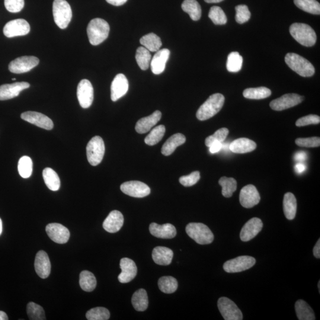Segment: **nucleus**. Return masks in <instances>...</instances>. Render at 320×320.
Listing matches in <instances>:
<instances>
[{
    "instance_id": "nucleus-38",
    "label": "nucleus",
    "mask_w": 320,
    "mask_h": 320,
    "mask_svg": "<svg viewBox=\"0 0 320 320\" xmlns=\"http://www.w3.org/2000/svg\"><path fill=\"white\" fill-rule=\"evenodd\" d=\"M136 58L138 65L144 71L148 69L152 60V55L150 51L144 47L138 48Z\"/></svg>"
},
{
    "instance_id": "nucleus-6",
    "label": "nucleus",
    "mask_w": 320,
    "mask_h": 320,
    "mask_svg": "<svg viewBox=\"0 0 320 320\" xmlns=\"http://www.w3.org/2000/svg\"><path fill=\"white\" fill-rule=\"evenodd\" d=\"M54 21L60 28L68 27L72 17L71 6L66 0H54L53 2Z\"/></svg>"
},
{
    "instance_id": "nucleus-24",
    "label": "nucleus",
    "mask_w": 320,
    "mask_h": 320,
    "mask_svg": "<svg viewBox=\"0 0 320 320\" xmlns=\"http://www.w3.org/2000/svg\"><path fill=\"white\" fill-rule=\"evenodd\" d=\"M150 233L156 238L170 239L174 238L177 234L175 226L171 224H165L159 225L156 223H152L150 226Z\"/></svg>"
},
{
    "instance_id": "nucleus-11",
    "label": "nucleus",
    "mask_w": 320,
    "mask_h": 320,
    "mask_svg": "<svg viewBox=\"0 0 320 320\" xmlns=\"http://www.w3.org/2000/svg\"><path fill=\"white\" fill-rule=\"evenodd\" d=\"M30 30L28 22L24 19L18 18L8 22L3 28V33L6 37L10 38L24 36L30 33Z\"/></svg>"
},
{
    "instance_id": "nucleus-62",
    "label": "nucleus",
    "mask_w": 320,
    "mask_h": 320,
    "mask_svg": "<svg viewBox=\"0 0 320 320\" xmlns=\"http://www.w3.org/2000/svg\"><path fill=\"white\" fill-rule=\"evenodd\" d=\"M318 286L319 292H320V281L318 282Z\"/></svg>"
},
{
    "instance_id": "nucleus-15",
    "label": "nucleus",
    "mask_w": 320,
    "mask_h": 320,
    "mask_svg": "<svg viewBox=\"0 0 320 320\" xmlns=\"http://www.w3.org/2000/svg\"><path fill=\"white\" fill-rule=\"evenodd\" d=\"M260 194L254 185L248 184L242 188L240 194V202L246 208H252L259 203Z\"/></svg>"
},
{
    "instance_id": "nucleus-45",
    "label": "nucleus",
    "mask_w": 320,
    "mask_h": 320,
    "mask_svg": "<svg viewBox=\"0 0 320 320\" xmlns=\"http://www.w3.org/2000/svg\"><path fill=\"white\" fill-rule=\"evenodd\" d=\"M27 312L28 318L31 320H46L44 308L36 303L30 302L28 304Z\"/></svg>"
},
{
    "instance_id": "nucleus-28",
    "label": "nucleus",
    "mask_w": 320,
    "mask_h": 320,
    "mask_svg": "<svg viewBox=\"0 0 320 320\" xmlns=\"http://www.w3.org/2000/svg\"><path fill=\"white\" fill-rule=\"evenodd\" d=\"M257 147L256 144L251 140L242 138L232 142L230 146V150L232 152L244 154L254 152Z\"/></svg>"
},
{
    "instance_id": "nucleus-27",
    "label": "nucleus",
    "mask_w": 320,
    "mask_h": 320,
    "mask_svg": "<svg viewBox=\"0 0 320 320\" xmlns=\"http://www.w3.org/2000/svg\"><path fill=\"white\" fill-rule=\"evenodd\" d=\"M174 252L166 247H156L154 248L152 258L156 264L162 266H168L172 263L174 258Z\"/></svg>"
},
{
    "instance_id": "nucleus-19",
    "label": "nucleus",
    "mask_w": 320,
    "mask_h": 320,
    "mask_svg": "<svg viewBox=\"0 0 320 320\" xmlns=\"http://www.w3.org/2000/svg\"><path fill=\"white\" fill-rule=\"evenodd\" d=\"M30 87V83L27 82H17L2 85L0 86V100H7L18 97L22 91Z\"/></svg>"
},
{
    "instance_id": "nucleus-58",
    "label": "nucleus",
    "mask_w": 320,
    "mask_h": 320,
    "mask_svg": "<svg viewBox=\"0 0 320 320\" xmlns=\"http://www.w3.org/2000/svg\"><path fill=\"white\" fill-rule=\"evenodd\" d=\"M306 166L302 164V162L298 163L296 166L295 170L297 174H302V172L306 170Z\"/></svg>"
},
{
    "instance_id": "nucleus-31",
    "label": "nucleus",
    "mask_w": 320,
    "mask_h": 320,
    "mask_svg": "<svg viewBox=\"0 0 320 320\" xmlns=\"http://www.w3.org/2000/svg\"><path fill=\"white\" fill-rule=\"evenodd\" d=\"M296 312L300 320H314L316 316L312 309L305 300H299L296 303Z\"/></svg>"
},
{
    "instance_id": "nucleus-26",
    "label": "nucleus",
    "mask_w": 320,
    "mask_h": 320,
    "mask_svg": "<svg viewBox=\"0 0 320 320\" xmlns=\"http://www.w3.org/2000/svg\"><path fill=\"white\" fill-rule=\"evenodd\" d=\"M162 113L159 110H156L148 116L142 118L137 122L136 130L138 133L146 134L149 132L152 127L161 120Z\"/></svg>"
},
{
    "instance_id": "nucleus-40",
    "label": "nucleus",
    "mask_w": 320,
    "mask_h": 320,
    "mask_svg": "<svg viewBox=\"0 0 320 320\" xmlns=\"http://www.w3.org/2000/svg\"><path fill=\"white\" fill-rule=\"evenodd\" d=\"M160 290L165 294H172L178 290V280L172 276H163L158 280Z\"/></svg>"
},
{
    "instance_id": "nucleus-2",
    "label": "nucleus",
    "mask_w": 320,
    "mask_h": 320,
    "mask_svg": "<svg viewBox=\"0 0 320 320\" xmlns=\"http://www.w3.org/2000/svg\"><path fill=\"white\" fill-rule=\"evenodd\" d=\"M225 98L220 94L211 95L206 102L201 106L196 113V117L200 120H206L215 116L222 110Z\"/></svg>"
},
{
    "instance_id": "nucleus-53",
    "label": "nucleus",
    "mask_w": 320,
    "mask_h": 320,
    "mask_svg": "<svg viewBox=\"0 0 320 320\" xmlns=\"http://www.w3.org/2000/svg\"><path fill=\"white\" fill-rule=\"evenodd\" d=\"M320 122V118L318 115L310 114L308 116H304L300 118L296 122V126L298 127H302L310 124H319Z\"/></svg>"
},
{
    "instance_id": "nucleus-16",
    "label": "nucleus",
    "mask_w": 320,
    "mask_h": 320,
    "mask_svg": "<svg viewBox=\"0 0 320 320\" xmlns=\"http://www.w3.org/2000/svg\"><path fill=\"white\" fill-rule=\"evenodd\" d=\"M21 118L28 122L34 124L46 130H52L54 123L46 115L39 112L28 111L21 114Z\"/></svg>"
},
{
    "instance_id": "nucleus-44",
    "label": "nucleus",
    "mask_w": 320,
    "mask_h": 320,
    "mask_svg": "<svg viewBox=\"0 0 320 320\" xmlns=\"http://www.w3.org/2000/svg\"><path fill=\"white\" fill-rule=\"evenodd\" d=\"M166 128L164 126H156L150 132L145 138V143L150 146L158 144L164 136Z\"/></svg>"
},
{
    "instance_id": "nucleus-21",
    "label": "nucleus",
    "mask_w": 320,
    "mask_h": 320,
    "mask_svg": "<svg viewBox=\"0 0 320 320\" xmlns=\"http://www.w3.org/2000/svg\"><path fill=\"white\" fill-rule=\"evenodd\" d=\"M121 273L118 276V280L122 284L130 282L137 274L136 265L132 260L129 258H122L120 262Z\"/></svg>"
},
{
    "instance_id": "nucleus-17",
    "label": "nucleus",
    "mask_w": 320,
    "mask_h": 320,
    "mask_svg": "<svg viewBox=\"0 0 320 320\" xmlns=\"http://www.w3.org/2000/svg\"><path fill=\"white\" fill-rule=\"evenodd\" d=\"M46 232L49 238L53 242L58 244H65L70 239V231L62 224L58 223L48 224L46 227Z\"/></svg>"
},
{
    "instance_id": "nucleus-35",
    "label": "nucleus",
    "mask_w": 320,
    "mask_h": 320,
    "mask_svg": "<svg viewBox=\"0 0 320 320\" xmlns=\"http://www.w3.org/2000/svg\"><path fill=\"white\" fill-rule=\"evenodd\" d=\"M140 43L150 52H156L162 46L161 39L153 33L144 35L140 38Z\"/></svg>"
},
{
    "instance_id": "nucleus-47",
    "label": "nucleus",
    "mask_w": 320,
    "mask_h": 320,
    "mask_svg": "<svg viewBox=\"0 0 320 320\" xmlns=\"http://www.w3.org/2000/svg\"><path fill=\"white\" fill-rule=\"evenodd\" d=\"M208 16L216 25H224L226 24L227 18L225 12L222 8L218 6H214L210 8Z\"/></svg>"
},
{
    "instance_id": "nucleus-37",
    "label": "nucleus",
    "mask_w": 320,
    "mask_h": 320,
    "mask_svg": "<svg viewBox=\"0 0 320 320\" xmlns=\"http://www.w3.org/2000/svg\"><path fill=\"white\" fill-rule=\"evenodd\" d=\"M271 94L270 90L264 87L249 88L243 92V96L245 98L254 100L268 98Z\"/></svg>"
},
{
    "instance_id": "nucleus-42",
    "label": "nucleus",
    "mask_w": 320,
    "mask_h": 320,
    "mask_svg": "<svg viewBox=\"0 0 320 320\" xmlns=\"http://www.w3.org/2000/svg\"><path fill=\"white\" fill-rule=\"evenodd\" d=\"M219 184L222 186V194L224 197H232L236 190L238 184L234 178L222 177L220 179Z\"/></svg>"
},
{
    "instance_id": "nucleus-7",
    "label": "nucleus",
    "mask_w": 320,
    "mask_h": 320,
    "mask_svg": "<svg viewBox=\"0 0 320 320\" xmlns=\"http://www.w3.org/2000/svg\"><path fill=\"white\" fill-rule=\"evenodd\" d=\"M87 158L90 164L96 166L100 164L105 152V146L103 139L96 136L88 142L86 147Z\"/></svg>"
},
{
    "instance_id": "nucleus-56",
    "label": "nucleus",
    "mask_w": 320,
    "mask_h": 320,
    "mask_svg": "<svg viewBox=\"0 0 320 320\" xmlns=\"http://www.w3.org/2000/svg\"><path fill=\"white\" fill-rule=\"evenodd\" d=\"M313 254L316 258H320V239L316 242L315 247L313 249Z\"/></svg>"
},
{
    "instance_id": "nucleus-32",
    "label": "nucleus",
    "mask_w": 320,
    "mask_h": 320,
    "mask_svg": "<svg viewBox=\"0 0 320 320\" xmlns=\"http://www.w3.org/2000/svg\"><path fill=\"white\" fill-rule=\"evenodd\" d=\"M132 304L137 312H144L148 308V298L146 290L140 289L133 294Z\"/></svg>"
},
{
    "instance_id": "nucleus-20",
    "label": "nucleus",
    "mask_w": 320,
    "mask_h": 320,
    "mask_svg": "<svg viewBox=\"0 0 320 320\" xmlns=\"http://www.w3.org/2000/svg\"><path fill=\"white\" fill-rule=\"evenodd\" d=\"M129 88V83L126 76L119 74L113 80L111 85V99L116 102L126 94Z\"/></svg>"
},
{
    "instance_id": "nucleus-51",
    "label": "nucleus",
    "mask_w": 320,
    "mask_h": 320,
    "mask_svg": "<svg viewBox=\"0 0 320 320\" xmlns=\"http://www.w3.org/2000/svg\"><path fill=\"white\" fill-rule=\"evenodd\" d=\"M297 146L307 148H314L318 147L320 145V138L319 137L306 138H298L296 140Z\"/></svg>"
},
{
    "instance_id": "nucleus-14",
    "label": "nucleus",
    "mask_w": 320,
    "mask_h": 320,
    "mask_svg": "<svg viewBox=\"0 0 320 320\" xmlns=\"http://www.w3.org/2000/svg\"><path fill=\"white\" fill-rule=\"evenodd\" d=\"M304 99L303 96L299 94H286L272 101L270 106L272 110L276 111L286 110L302 103Z\"/></svg>"
},
{
    "instance_id": "nucleus-39",
    "label": "nucleus",
    "mask_w": 320,
    "mask_h": 320,
    "mask_svg": "<svg viewBox=\"0 0 320 320\" xmlns=\"http://www.w3.org/2000/svg\"><path fill=\"white\" fill-rule=\"evenodd\" d=\"M297 8L312 14H320V4L316 0H294Z\"/></svg>"
},
{
    "instance_id": "nucleus-48",
    "label": "nucleus",
    "mask_w": 320,
    "mask_h": 320,
    "mask_svg": "<svg viewBox=\"0 0 320 320\" xmlns=\"http://www.w3.org/2000/svg\"><path fill=\"white\" fill-rule=\"evenodd\" d=\"M229 134V130L227 128H223L216 131L214 135L209 136L206 140V145L210 147L216 142H223Z\"/></svg>"
},
{
    "instance_id": "nucleus-23",
    "label": "nucleus",
    "mask_w": 320,
    "mask_h": 320,
    "mask_svg": "<svg viewBox=\"0 0 320 320\" xmlns=\"http://www.w3.org/2000/svg\"><path fill=\"white\" fill-rule=\"evenodd\" d=\"M124 218L122 214L118 210H113L108 214L103 224L104 228L108 232L115 233L122 227Z\"/></svg>"
},
{
    "instance_id": "nucleus-49",
    "label": "nucleus",
    "mask_w": 320,
    "mask_h": 320,
    "mask_svg": "<svg viewBox=\"0 0 320 320\" xmlns=\"http://www.w3.org/2000/svg\"><path fill=\"white\" fill-rule=\"evenodd\" d=\"M236 20L239 24H243L250 18L251 14L248 7L246 5H239L236 8Z\"/></svg>"
},
{
    "instance_id": "nucleus-8",
    "label": "nucleus",
    "mask_w": 320,
    "mask_h": 320,
    "mask_svg": "<svg viewBox=\"0 0 320 320\" xmlns=\"http://www.w3.org/2000/svg\"><path fill=\"white\" fill-rule=\"evenodd\" d=\"M256 262V259L251 256H242L226 261L224 264L223 268L228 273H238L252 268Z\"/></svg>"
},
{
    "instance_id": "nucleus-10",
    "label": "nucleus",
    "mask_w": 320,
    "mask_h": 320,
    "mask_svg": "<svg viewBox=\"0 0 320 320\" xmlns=\"http://www.w3.org/2000/svg\"><path fill=\"white\" fill-rule=\"evenodd\" d=\"M40 63L36 56H24L18 58L9 64L10 72L14 74H22L30 72Z\"/></svg>"
},
{
    "instance_id": "nucleus-29",
    "label": "nucleus",
    "mask_w": 320,
    "mask_h": 320,
    "mask_svg": "<svg viewBox=\"0 0 320 320\" xmlns=\"http://www.w3.org/2000/svg\"><path fill=\"white\" fill-rule=\"evenodd\" d=\"M186 137L183 134H176L170 137L162 146V153L165 156L172 154L178 148L186 142Z\"/></svg>"
},
{
    "instance_id": "nucleus-63",
    "label": "nucleus",
    "mask_w": 320,
    "mask_h": 320,
    "mask_svg": "<svg viewBox=\"0 0 320 320\" xmlns=\"http://www.w3.org/2000/svg\"><path fill=\"white\" fill-rule=\"evenodd\" d=\"M12 80H14V81H15V80H16V78H12Z\"/></svg>"
},
{
    "instance_id": "nucleus-55",
    "label": "nucleus",
    "mask_w": 320,
    "mask_h": 320,
    "mask_svg": "<svg viewBox=\"0 0 320 320\" xmlns=\"http://www.w3.org/2000/svg\"><path fill=\"white\" fill-rule=\"evenodd\" d=\"M294 158H295L296 161L297 162H302L305 161L306 158V153L303 152H298L296 153Z\"/></svg>"
},
{
    "instance_id": "nucleus-12",
    "label": "nucleus",
    "mask_w": 320,
    "mask_h": 320,
    "mask_svg": "<svg viewBox=\"0 0 320 320\" xmlns=\"http://www.w3.org/2000/svg\"><path fill=\"white\" fill-rule=\"evenodd\" d=\"M120 190L128 196L138 198L147 196L151 193L148 186L140 181L124 182L121 184Z\"/></svg>"
},
{
    "instance_id": "nucleus-46",
    "label": "nucleus",
    "mask_w": 320,
    "mask_h": 320,
    "mask_svg": "<svg viewBox=\"0 0 320 320\" xmlns=\"http://www.w3.org/2000/svg\"><path fill=\"white\" fill-rule=\"evenodd\" d=\"M88 320H108L110 318V312L104 307H96L86 313Z\"/></svg>"
},
{
    "instance_id": "nucleus-34",
    "label": "nucleus",
    "mask_w": 320,
    "mask_h": 320,
    "mask_svg": "<svg viewBox=\"0 0 320 320\" xmlns=\"http://www.w3.org/2000/svg\"><path fill=\"white\" fill-rule=\"evenodd\" d=\"M182 8L190 16L192 20L198 21L200 18L202 10L196 0H184L182 3Z\"/></svg>"
},
{
    "instance_id": "nucleus-54",
    "label": "nucleus",
    "mask_w": 320,
    "mask_h": 320,
    "mask_svg": "<svg viewBox=\"0 0 320 320\" xmlns=\"http://www.w3.org/2000/svg\"><path fill=\"white\" fill-rule=\"evenodd\" d=\"M223 145L222 142H216L210 146V151L211 153H216L220 151L222 148Z\"/></svg>"
},
{
    "instance_id": "nucleus-61",
    "label": "nucleus",
    "mask_w": 320,
    "mask_h": 320,
    "mask_svg": "<svg viewBox=\"0 0 320 320\" xmlns=\"http://www.w3.org/2000/svg\"><path fill=\"white\" fill-rule=\"evenodd\" d=\"M2 223L1 218H0V235L2 234Z\"/></svg>"
},
{
    "instance_id": "nucleus-59",
    "label": "nucleus",
    "mask_w": 320,
    "mask_h": 320,
    "mask_svg": "<svg viewBox=\"0 0 320 320\" xmlns=\"http://www.w3.org/2000/svg\"><path fill=\"white\" fill-rule=\"evenodd\" d=\"M8 316L4 312L0 311V320H8Z\"/></svg>"
},
{
    "instance_id": "nucleus-1",
    "label": "nucleus",
    "mask_w": 320,
    "mask_h": 320,
    "mask_svg": "<svg viewBox=\"0 0 320 320\" xmlns=\"http://www.w3.org/2000/svg\"><path fill=\"white\" fill-rule=\"evenodd\" d=\"M110 26L108 22L100 18L92 19L88 24L87 32L90 43L98 46L107 39Z\"/></svg>"
},
{
    "instance_id": "nucleus-9",
    "label": "nucleus",
    "mask_w": 320,
    "mask_h": 320,
    "mask_svg": "<svg viewBox=\"0 0 320 320\" xmlns=\"http://www.w3.org/2000/svg\"><path fill=\"white\" fill-rule=\"evenodd\" d=\"M218 307L224 320H242L243 316L236 304L226 297H222L218 302Z\"/></svg>"
},
{
    "instance_id": "nucleus-3",
    "label": "nucleus",
    "mask_w": 320,
    "mask_h": 320,
    "mask_svg": "<svg viewBox=\"0 0 320 320\" xmlns=\"http://www.w3.org/2000/svg\"><path fill=\"white\" fill-rule=\"evenodd\" d=\"M290 32L294 39L303 46L311 47L316 43V32L308 24H294L290 26Z\"/></svg>"
},
{
    "instance_id": "nucleus-50",
    "label": "nucleus",
    "mask_w": 320,
    "mask_h": 320,
    "mask_svg": "<svg viewBox=\"0 0 320 320\" xmlns=\"http://www.w3.org/2000/svg\"><path fill=\"white\" fill-rule=\"evenodd\" d=\"M200 178V172L196 171L192 172L191 174L188 176H182L179 178L180 184L185 187H190L196 184Z\"/></svg>"
},
{
    "instance_id": "nucleus-13",
    "label": "nucleus",
    "mask_w": 320,
    "mask_h": 320,
    "mask_svg": "<svg viewBox=\"0 0 320 320\" xmlns=\"http://www.w3.org/2000/svg\"><path fill=\"white\" fill-rule=\"evenodd\" d=\"M78 98L81 107L87 108L91 106L94 99V89L88 80H82L78 87Z\"/></svg>"
},
{
    "instance_id": "nucleus-25",
    "label": "nucleus",
    "mask_w": 320,
    "mask_h": 320,
    "mask_svg": "<svg viewBox=\"0 0 320 320\" xmlns=\"http://www.w3.org/2000/svg\"><path fill=\"white\" fill-rule=\"evenodd\" d=\"M170 54V51L168 49H162L156 51L150 62L152 71L154 74H160L164 71Z\"/></svg>"
},
{
    "instance_id": "nucleus-30",
    "label": "nucleus",
    "mask_w": 320,
    "mask_h": 320,
    "mask_svg": "<svg viewBox=\"0 0 320 320\" xmlns=\"http://www.w3.org/2000/svg\"><path fill=\"white\" fill-rule=\"evenodd\" d=\"M283 206L284 214L286 218L289 220L295 218L297 210V202L296 198L293 194L288 192L284 195Z\"/></svg>"
},
{
    "instance_id": "nucleus-43",
    "label": "nucleus",
    "mask_w": 320,
    "mask_h": 320,
    "mask_svg": "<svg viewBox=\"0 0 320 320\" xmlns=\"http://www.w3.org/2000/svg\"><path fill=\"white\" fill-rule=\"evenodd\" d=\"M18 171L22 178H28L30 177L33 171V162L30 156H24L19 160Z\"/></svg>"
},
{
    "instance_id": "nucleus-36",
    "label": "nucleus",
    "mask_w": 320,
    "mask_h": 320,
    "mask_svg": "<svg viewBox=\"0 0 320 320\" xmlns=\"http://www.w3.org/2000/svg\"><path fill=\"white\" fill-rule=\"evenodd\" d=\"M80 286L86 292H92L97 286V280L92 272L84 270L80 275Z\"/></svg>"
},
{
    "instance_id": "nucleus-57",
    "label": "nucleus",
    "mask_w": 320,
    "mask_h": 320,
    "mask_svg": "<svg viewBox=\"0 0 320 320\" xmlns=\"http://www.w3.org/2000/svg\"><path fill=\"white\" fill-rule=\"evenodd\" d=\"M110 4L114 6H120L126 3L128 0H106Z\"/></svg>"
},
{
    "instance_id": "nucleus-41",
    "label": "nucleus",
    "mask_w": 320,
    "mask_h": 320,
    "mask_svg": "<svg viewBox=\"0 0 320 320\" xmlns=\"http://www.w3.org/2000/svg\"><path fill=\"white\" fill-rule=\"evenodd\" d=\"M242 57L238 52H232L227 58L226 68L230 72H238L242 66Z\"/></svg>"
},
{
    "instance_id": "nucleus-22",
    "label": "nucleus",
    "mask_w": 320,
    "mask_h": 320,
    "mask_svg": "<svg viewBox=\"0 0 320 320\" xmlns=\"http://www.w3.org/2000/svg\"><path fill=\"white\" fill-rule=\"evenodd\" d=\"M34 268L38 276L42 279H46L50 276L51 264L49 256L46 252L40 250L38 252L35 258Z\"/></svg>"
},
{
    "instance_id": "nucleus-60",
    "label": "nucleus",
    "mask_w": 320,
    "mask_h": 320,
    "mask_svg": "<svg viewBox=\"0 0 320 320\" xmlns=\"http://www.w3.org/2000/svg\"><path fill=\"white\" fill-rule=\"evenodd\" d=\"M207 3H218L222 2L224 0H204Z\"/></svg>"
},
{
    "instance_id": "nucleus-18",
    "label": "nucleus",
    "mask_w": 320,
    "mask_h": 320,
    "mask_svg": "<svg viewBox=\"0 0 320 320\" xmlns=\"http://www.w3.org/2000/svg\"><path fill=\"white\" fill-rule=\"evenodd\" d=\"M263 228V222L258 218H252L243 226L241 232H240V238L242 241L248 242L254 238Z\"/></svg>"
},
{
    "instance_id": "nucleus-52",
    "label": "nucleus",
    "mask_w": 320,
    "mask_h": 320,
    "mask_svg": "<svg viewBox=\"0 0 320 320\" xmlns=\"http://www.w3.org/2000/svg\"><path fill=\"white\" fill-rule=\"evenodd\" d=\"M4 6L9 12H18L24 8V0H4Z\"/></svg>"
},
{
    "instance_id": "nucleus-33",
    "label": "nucleus",
    "mask_w": 320,
    "mask_h": 320,
    "mask_svg": "<svg viewBox=\"0 0 320 320\" xmlns=\"http://www.w3.org/2000/svg\"><path fill=\"white\" fill-rule=\"evenodd\" d=\"M43 178L46 186L52 191H57L60 186V178L56 172L50 168H46L43 171Z\"/></svg>"
},
{
    "instance_id": "nucleus-4",
    "label": "nucleus",
    "mask_w": 320,
    "mask_h": 320,
    "mask_svg": "<svg viewBox=\"0 0 320 320\" xmlns=\"http://www.w3.org/2000/svg\"><path fill=\"white\" fill-rule=\"evenodd\" d=\"M284 60L291 70L304 78H309L314 74L315 69L312 64L296 54H287Z\"/></svg>"
},
{
    "instance_id": "nucleus-5",
    "label": "nucleus",
    "mask_w": 320,
    "mask_h": 320,
    "mask_svg": "<svg viewBox=\"0 0 320 320\" xmlns=\"http://www.w3.org/2000/svg\"><path fill=\"white\" fill-rule=\"evenodd\" d=\"M188 235L201 245L209 244L214 240V236L209 227L202 223L192 222L186 227Z\"/></svg>"
}]
</instances>
